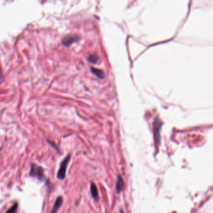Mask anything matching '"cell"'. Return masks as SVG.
<instances>
[{"instance_id":"obj_1","label":"cell","mask_w":213,"mask_h":213,"mask_svg":"<svg viewBox=\"0 0 213 213\" xmlns=\"http://www.w3.org/2000/svg\"><path fill=\"white\" fill-rule=\"evenodd\" d=\"M71 156L70 154H68L67 156L65 158L63 161L61 162L59 170L57 173V178L60 180H63L66 178V171H67V167L68 164L71 160Z\"/></svg>"},{"instance_id":"obj_2","label":"cell","mask_w":213,"mask_h":213,"mask_svg":"<svg viewBox=\"0 0 213 213\" xmlns=\"http://www.w3.org/2000/svg\"><path fill=\"white\" fill-rule=\"evenodd\" d=\"M44 170L42 167L39 166L35 164H32L31 166V170L30 172V175L32 177L36 178L40 181H44Z\"/></svg>"},{"instance_id":"obj_3","label":"cell","mask_w":213,"mask_h":213,"mask_svg":"<svg viewBox=\"0 0 213 213\" xmlns=\"http://www.w3.org/2000/svg\"><path fill=\"white\" fill-rule=\"evenodd\" d=\"M79 39H80V37L77 35H68L63 38L62 40V43L63 45H64V46H69L73 43H75L77 41H78Z\"/></svg>"},{"instance_id":"obj_4","label":"cell","mask_w":213,"mask_h":213,"mask_svg":"<svg viewBox=\"0 0 213 213\" xmlns=\"http://www.w3.org/2000/svg\"><path fill=\"white\" fill-rule=\"evenodd\" d=\"M63 202V199L62 196H58V197L56 198L55 203L54 204V206H53L51 213H58V211H59L60 207L62 205Z\"/></svg>"},{"instance_id":"obj_5","label":"cell","mask_w":213,"mask_h":213,"mask_svg":"<svg viewBox=\"0 0 213 213\" xmlns=\"http://www.w3.org/2000/svg\"><path fill=\"white\" fill-rule=\"evenodd\" d=\"M124 180L121 176H119L116 184V190L117 193H120V192L124 189Z\"/></svg>"},{"instance_id":"obj_6","label":"cell","mask_w":213,"mask_h":213,"mask_svg":"<svg viewBox=\"0 0 213 213\" xmlns=\"http://www.w3.org/2000/svg\"><path fill=\"white\" fill-rule=\"evenodd\" d=\"M90 191H91L93 198L98 201V199H99V194H98V190L96 184L93 183H91L90 184Z\"/></svg>"},{"instance_id":"obj_7","label":"cell","mask_w":213,"mask_h":213,"mask_svg":"<svg viewBox=\"0 0 213 213\" xmlns=\"http://www.w3.org/2000/svg\"><path fill=\"white\" fill-rule=\"evenodd\" d=\"M91 72L95 75L98 77H99L100 79H104L105 77V75L104 73L103 70L100 69H97V68H91Z\"/></svg>"},{"instance_id":"obj_8","label":"cell","mask_w":213,"mask_h":213,"mask_svg":"<svg viewBox=\"0 0 213 213\" xmlns=\"http://www.w3.org/2000/svg\"><path fill=\"white\" fill-rule=\"evenodd\" d=\"M88 60L90 61V62L93 63V64H96L97 63L98 61L100 60L99 57L98 56V55H96L95 53H91V54H89L88 57Z\"/></svg>"},{"instance_id":"obj_9","label":"cell","mask_w":213,"mask_h":213,"mask_svg":"<svg viewBox=\"0 0 213 213\" xmlns=\"http://www.w3.org/2000/svg\"><path fill=\"white\" fill-rule=\"evenodd\" d=\"M18 203H15L13 206H12L9 210H8L6 213H15L18 209Z\"/></svg>"},{"instance_id":"obj_10","label":"cell","mask_w":213,"mask_h":213,"mask_svg":"<svg viewBox=\"0 0 213 213\" xmlns=\"http://www.w3.org/2000/svg\"><path fill=\"white\" fill-rule=\"evenodd\" d=\"M120 213H124V211H122V210H120Z\"/></svg>"}]
</instances>
